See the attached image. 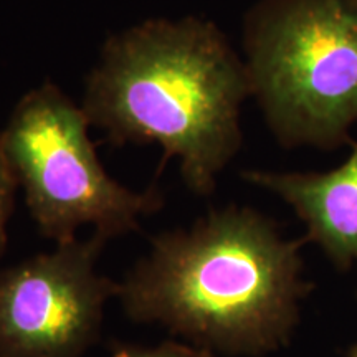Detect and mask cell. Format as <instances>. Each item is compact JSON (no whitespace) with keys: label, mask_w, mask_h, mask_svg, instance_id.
<instances>
[{"label":"cell","mask_w":357,"mask_h":357,"mask_svg":"<svg viewBox=\"0 0 357 357\" xmlns=\"http://www.w3.org/2000/svg\"><path fill=\"white\" fill-rule=\"evenodd\" d=\"M300 247L253 208H215L153 236L116 300L134 323L162 326L217 356H265L287 346L300 321Z\"/></svg>","instance_id":"1"},{"label":"cell","mask_w":357,"mask_h":357,"mask_svg":"<svg viewBox=\"0 0 357 357\" xmlns=\"http://www.w3.org/2000/svg\"><path fill=\"white\" fill-rule=\"evenodd\" d=\"M252 96L248 70L212 22L149 19L106 40L84 84L89 126L114 144L162 147L189 190L212 194L242 146L240 108Z\"/></svg>","instance_id":"2"},{"label":"cell","mask_w":357,"mask_h":357,"mask_svg":"<svg viewBox=\"0 0 357 357\" xmlns=\"http://www.w3.org/2000/svg\"><path fill=\"white\" fill-rule=\"evenodd\" d=\"M252 96L283 146H333L357 121V0H261L243 26Z\"/></svg>","instance_id":"3"},{"label":"cell","mask_w":357,"mask_h":357,"mask_svg":"<svg viewBox=\"0 0 357 357\" xmlns=\"http://www.w3.org/2000/svg\"><path fill=\"white\" fill-rule=\"evenodd\" d=\"M88 128L82 106L45 82L22 96L0 132L30 215L55 243L83 227L106 240L131 234L164 205L155 185L132 190L106 172Z\"/></svg>","instance_id":"4"},{"label":"cell","mask_w":357,"mask_h":357,"mask_svg":"<svg viewBox=\"0 0 357 357\" xmlns=\"http://www.w3.org/2000/svg\"><path fill=\"white\" fill-rule=\"evenodd\" d=\"M106 242L93 231L0 271V356L83 357L95 346L118 296L96 265Z\"/></svg>","instance_id":"5"},{"label":"cell","mask_w":357,"mask_h":357,"mask_svg":"<svg viewBox=\"0 0 357 357\" xmlns=\"http://www.w3.org/2000/svg\"><path fill=\"white\" fill-rule=\"evenodd\" d=\"M243 178L283 199L306 223V238L337 266L357 261V146L328 172L245 171Z\"/></svg>","instance_id":"6"},{"label":"cell","mask_w":357,"mask_h":357,"mask_svg":"<svg viewBox=\"0 0 357 357\" xmlns=\"http://www.w3.org/2000/svg\"><path fill=\"white\" fill-rule=\"evenodd\" d=\"M19 189L15 174L8 162L2 137H0V257L6 252L8 242V222L15 207V192Z\"/></svg>","instance_id":"7"},{"label":"cell","mask_w":357,"mask_h":357,"mask_svg":"<svg viewBox=\"0 0 357 357\" xmlns=\"http://www.w3.org/2000/svg\"><path fill=\"white\" fill-rule=\"evenodd\" d=\"M111 357H217V354L185 341H164L155 346H119Z\"/></svg>","instance_id":"8"},{"label":"cell","mask_w":357,"mask_h":357,"mask_svg":"<svg viewBox=\"0 0 357 357\" xmlns=\"http://www.w3.org/2000/svg\"><path fill=\"white\" fill-rule=\"evenodd\" d=\"M349 357H357V342L354 346L351 347V351H349Z\"/></svg>","instance_id":"9"},{"label":"cell","mask_w":357,"mask_h":357,"mask_svg":"<svg viewBox=\"0 0 357 357\" xmlns=\"http://www.w3.org/2000/svg\"><path fill=\"white\" fill-rule=\"evenodd\" d=\"M0 357H3V356H0Z\"/></svg>","instance_id":"10"}]
</instances>
